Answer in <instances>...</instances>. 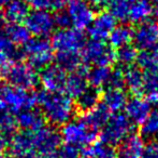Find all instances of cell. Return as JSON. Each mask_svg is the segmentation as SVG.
I'll use <instances>...</instances> for the list:
<instances>
[{
    "mask_svg": "<svg viewBox=\"0 0 158 158\" xmlns=\"http://www.w3.org/2000/svg\"><path fill=\"white\" fill-rule=\"evenodd\" d=\"M61 144L60 133L52 127L44 126L37 131H21L11 137L10 151L16 158H40L58 153Z\"/></svg>",
    "mask_w": 158,
    "mask_h": 158,
    "instance_id": "1",
    "label": "cell"
},
{
    "mask_svg": "<svg viewBox=\"0 0 158 158\" xmlns=\"http://www.w3.org/2000/svg\"><path fill=\"white\" fill-rule=\"evenodd\" d=\"M37 104L45 120L54 126H64L72 120L77 107L73 100L63 92L41 91L37 93Z\"/></svg>",
    "mask_w": 158,
    "mask_h": 158,
    "instance_id": "2",
    "label": "cell"
},
{
    "mask_svg": "<svg viewBox=\"0 0 158 158\" xmlns=\"http://www.w3.org/2000/svg\"><path fill=\"white\" fill-rule=\"evenodd\" d=\"M37 104V94L10 84H0V113L19 114L31 110Z\"/></svg>",
    "mask_w": 158,
    "mask_h": 158,
    "instance_id": "3",
    "label": "cell"
},
{
    "mask_svg": "<svg viewBox=\"0 0 158 158\" xmlns=\"http://www.w3.org/2000/svg\"><path fill=\"white\" fill-rule=\"evenodd\" d=\"M97 132L89 128L81 118L64 124L60 130L61 141L64 144L79 148H86L95 142Z\"/></svg>",
    "mask_w": 158,
    "mask_h": 158,
    "instance_id": "4",
    "label": "cell"
},
{
    "mask_svg": "<svg viewBox=\"0 0 158 158\" xmlns=\"http://www.w3.org/2000/svg\"><path fill=\"white\" fill-rule=\"evenodd\" d=\"M115 56L116 52L114 49L102 40H88L81 51L82 63L84 65L110 66L115 62Z\"/></svg>",
    "mask_w": 158,
    "mask_h": 158,
    "instance_id": "5",
    "label": "cell"
},
{
    "mask_svg": "<svg viewBox=\"0 0 158 158\" xmlns=\"http://www.w3.org/2000/svg\"><path fill=\"white\" fill-rule=\"evenodd\" d=\"M133 124L126 115L117 113L106 121L100 132V140L111 146L119 145L127 137L132 133Z\"/></svg>",
    "mask_w": 158,
    "mask_h": 158,
    "instance_id": "6",
    "label": "cell"
},
{
    "mask_svg": "<svg viewBox=\"0 0 158 158\" xmlns=\"http://www.w3.org/2000/svg\"><path fill=\"white\" fill-rule=\"evenodd\" d=\"M85 42L82 30L68 27L56 30L51 43L56 54H81Z\"/></svg>",
    "mask_w": 158,
    "mask_h": 158,
    "instance_id": "7",
    "label": "cell"
},
{
    "mask_svg": "<svg viewBox=\"0 0 158 158\" xmlns=\"http://www.w3.org/2000/svg\"><path fill=\"white\" fill-rule=\"evenodd\" d=\"M23 53L35 68H45L54 60V49L46 38H30L24 44Z\"/></svg>",
    "mask_w": 158,
    "mask_h": 158,
    "instance_id": "8",
    "label": "cell"
},
{
    "mask_svg": "<svg viewBox=\"0 0 158 158\" xmlns=\"http://www.w3.org/2000/svg\"><path fill=\"white\" fill-rule=\"evenodd\" d=\"M6 78L9 84L19 89L30 91L40 82V75L29 63L17 62L13 64Z\"/></svg>",
    "mask_w": 158,
    "mask_h": 158,
    "instance_id": "9",
    "label": "cell"
},
{
    "mask_svg": "<svg viewBox=\"0 0 158 158\" xmlns=\"http://www.w3.org/2000/svg\"><path fill=\"white\" fill-rule=\"evenodd\" d=\"M25 26L35 37L46 38L54 33L56 27L54 14L48 10L30 11L25 20Z\"/></svg>",
    "mask_w": 158,
    "mask_h": 158,
    "instance_id": "10",
    "label": "cell"
},
{
    "mask_svg": "<svg viewBox=\"0 0 158 158\" xmlns=\"http://www.w3.org/2000/svg\"><path fill=\"white\" fill-rule=\"evenodd\" d=\"M66 12L70 17L73 28L79 30L89 27L96 16L94 9L88 4L86 0H68Z\"/></svg>",
    "mask_w": 158,
    "mask_h": 158,
    "instance_id": "11",
    "label": "cell"
},
{
    "mask_svg": "<svg viewBox=\"0 0 158 158\" xmlns=\"http://www.w3.org/2000/svg\"><path fill=\"white\" fill-rule=\"evenodd\" d=\"M135 47L140 50L158 51V20L150 19L138 24L133 30Z\"/></svg>",
    "mask_w": 158,
    "mask_h": 158,
    "instance_id": "12",
    "label": "cell"
},
{
    "mask_svg": "<svg viewBox=\"0 0 158 158\" xmlns=\"http://www.w3.org/2000/svg\"><path fill=\"white\" fill-rule=\"evenodd\" d=\"M66 79V70L57 64L46 66L40 74V84L48 92H63Z\"/></svg>",
    "mask_w": 158,
    "mask_h": 158,
    "instance_id": "13",
    "label": "cell"
},
{
    "mask_svg": "<svg viewBox=\"0 0 158 158\" xmlns=\"http://www.w3.org/2000/svg\"><path fill=\"white\" fill-rule=\"evenodd\" d=\"M87 72V66L82 64L77 70H73L69 75H67L64 91L72 100L81 97L88 89Z\"/></svg>",
    "mask_w": 158,
    "mask_h": 158,
    "instance_id": "14",
    "label": "cell"
},
{
    "mask_svg": "<svg viewBox=\"0 0 158 158\" xmlns=\"http://www.w3.org/2000/svg\"><path fill=\"white\" fill-rule=\"evenodd\" d=\"M117 20L109 11H101L96 15L93 23L88 27L90 38L95 40L108 39L112 30L116 27Z\"/></svg>",
    "mask_w": 158,
    "mask_h": 158,
    "instance_id": "15",
    "label": "cell"
},
{
    "mask_svg": "<svg viewBox=\"0 0 158 158\" xmlns=\"http://www.w3.org/2000/svg\"><path fill=\"white\" fill-rule=\"evenodd\" d=\"M151 103L152 102L148 97L135 95L127 102L125 106V115L132 124H141L146 119L148 114L152 112V104Z\"/></svg>",
    "mask_w": 158,
    "mask_h": 158,
    "instance_id": "16",
    "label": "cell"
},
{
    "mask_svg": "<svg viewBox=\"0 0 158 158\" xmlns=\"http://www.w3.org/2000/svg\"><path fill=\"white\" fill-rule=\"evenodd\" d=\"M127 102H128V97L124 89L106 88L101 97V104L109 112H112L114 114L125 110Z\"/></svg>",
    "mask_w": 158,
    "mask_h": 158,
    "instance_id": "17",
    "label": "cell"
},
{
    "mask_svg": "<svg viewBox=\"0 0 158 158\" xmlns=\"http://www.w3.org/2000/svg\"><path fill=\"white\" fill-rule=\"evenodd\" d=\"M143 138L140 134L131 133L119 144L117 157L118 158H141L144 150Z\"/></svg>",
    "mask_w": 158,
    "mask_h": 158,
    "instance_id": "18",
    "label": "cell"
},
{
    "mask_svg": "<svg viewBox=\"0 0 158 158\" xmlns=\"http://www.w3.org/2000/svg\"><path fill=\"white\" fill-rule=\"evenodd\" d=\"M16 124L22 129V131L32 132L45 126V118L40 111L31 108L17 114Z\"/></svg>",
    "mask_w": 158,
    "mask_h": 158,
    "instance_id": "19",
    "label": "cell"
},
{
    "mask_svg": "<svg viewBox=\"0 0 158 158\" xmlns=\"http://www.w3.org/2000/svg\"><path fill=\"white\" fill-rule=\"evenodd\" d=\"M29 6L25 0H11L3 10V20L8 23L22 24L29 14Z\"/></svg>",
    "mask_w": 158,
    "mask_h": 158,
    "instance_id": "20",
    "label": "cell"
},
{
    "mask_svg": "<svg viewBox=\"0 0 158 158\" xmlns=\"http://www.w3.org/2000/svg\"><path fill=\"white\" fill-rule=\"evenodd\" d=\"M155 12V7L151 0H133L128 14V21L140 24L151 19Z\"/></svg>",
    "mask_w": 158,
    "mask_h": 158,
    "instance_id": "21",
    "label": "cell"
},
{
    "mask_svg": "<svg viewBox=\"0 0 158 158\" xmlns=\"http://www.w3.org/2000/svg\"><path fill=\"white\" fill-rule=\"evenodd\" d=\"M110 112L102 104H98L90 111L83 113L81 119L92 130L97 132V131L101 130L103 128L104 124H106V121L110 118Z\"/></svg>",
    "mask_w": 158,
    "mask_h": 158,
    "instance_id": "22",
    "label": "cell"
},
{
    "mask_svg": "<svg viewBox=\"0 0 158 158\" xmlns=\"http://www.w3.org/2000/svg\"><path fill=\"white\" fill-rule=\"evenodd\" d=\"M144 73L138 66H129L124 70V84L129 92L135 95L143 93Z\"/></svg>",
    "mask_w": 158,
    "mask_h": 158,
    "instance_id": "23",
    "label": "cell"
},
{
    "mask_svg": "<svg viewBox=\"0 0 158 158\" xmlns=\"http://www.w3.org/2000/svg\"><path fill=\"white\" fill-rule=\"evenodd\" d=\"M109 44L113 49H119L130 44L133 40V29L128 25H116L109 36Z\"/></svg>",
    "mask_w": 158,
    "mask_h": 158,
    "instance_id": "24",
    "label": "cell"
},
{
    "mask_svg": "<svg viewBox=\"0 0 158 158\" xmlns=\"http://www.w3.org/2000/svg\"><path fill=\"white\" fill-rule=\"evenodd\" d=\"M112 70L110 66H94L87 72V81L90 88L93 89H103L108 87L110 75Z\"/></svg>",
    "mask_w": 158,
    "mask_h": 158,
    "instance_id": "25",
    "label": "cell"
},
{
    "mask_svg": "<svg viewBox=\"0 0 158 158\" xmlns=\"http://www.w3.org/2000/svg\"><path fill=\"white\" fill-rule=\"evenodd\" d=\"M83 155L86 158H118L114 146L109 145L101 140L84 148Z\"/></svg>",
    "mask_w": 158,
    "mask_h": 158,
    "instance_id": "26",
    "label": "cell"
},
{
    "mask_svg": "<svg viewBox=\"0 0 158 158\" xmlns=\"http://www.w3.org/2000/svg\"><path fill=\"white\" fill-rule=\"evenodd\" d=\"M3 29L15 46H24L30 39V33L23 24L9 23Z\"/></svg>",
    "mask_w": 158,
    "mask_h": 158,
    "instance_id": "27",
    "label": "cell"
},
{
    "mask_svg": "<svg viewBox=\"0 0 158 158\" xmlns=\"http://www.w3.org/2000/svg\"><path fill=\"white\" fill-rule=\"evenodd\" d=\"M138 67L144 72L158 70V51L155 50H142L138 52L137 57Z\"/></svg>",
    "mask_w": 158,
    "mask_h": 158,
    "instance_id": "28",
    "label": "cell"
},
{
    "mask_svg": "<svg viewBox=\"0 0 158 158\" xmlns=\"http://www.w3.org/2000/svg\"><path fill=\"white\" fill-rule=\"evenodd\" d=\"M140 135L146 139L158 135V108L152 110L146 119L140 124Z\"/></svg>",
    "mask_w": 158,
    "mask_h": 158,
    "instance_id": "29",
    "label": "cell"
},
{
    "mask_svg": "<svg viewBox=\"0 0 158 158\" xmlns=\"http://www.w3.org/2000/svg\"><path fill=\"white\" fill-rule=\"evenodd\" d=\"M143 92L151 102H156L158 97V70L144 72Z\"/></svg>",
    "mask_w": 158,
    "mask_h": 158,
    "instance_id": "30",
    "label": "cell"
},
{
    "mask_svg": "<svg viewBox=\"0 0 158 158\" xmlns=\"http://www.w3.org/2000/svg\"><path fill=\"white\" fill-rule=\"evenodd\" d=\"M133 0H110L108 7L109 12L117 20V21H126L128 20V14Z\"/></svg>",
    "mask_w": 158,
    "mask_h": 158,
    "instance_id": "31",
    "label": "cell"
},
{
    "mask_svg": "<svg viewBox=\"0 0 158 158\" xmlns=\"http://www.w3.org/2000/svg\"><path fill=\"white\" fill-rule=\"evenodd\" d=\"M99 93L98 90L93 88H88L81 97L77 99V107L80 108L83 113L88 112L96 105L99 104Z\"/></svg>",
    "mask_w": 158,
    "mask_h": 158,
    "instance_id": "32",
    "label": "cell"
},
{
    "mask_svg": "<svg viewBox=\"0 0 158 158\" xmlns=\"http://www.w3.org/2000/svg\"><path fill=\"white\" fill-rule=\"evenodd\" d=\"M138 57V51L135 46H125L123 48L117 49L116 56H115V62L119 64L123 67H129L132 66L135 63Z\"/></svg>",
    "mask_w": 158,
    "mask_h": 158,
    "instance_id": "33",
    "label": "cell"
},
{
    "mask_svg": "<svg viewBox=\"0 0 158 158\" xmlns=\"http://www.w3.org/2000/svg\"><path fill=\"white\" fill-rule=\"evenodd\" d=\"M16 127V118H14L10 114H1L0 113V134L3 137L13 135Z\"/></svg>",
    "mask_w": 158,
    "mask_h": 158,
    "instance_id": "34",
    "label": "cell"
},
{
    "mask_svg": "<svg viewBox=\"0 0 158 158\" xmlns=\"http://www.w3.org/2000/svg\"><path fill=\"white\" fill-rule=\"evenodd\" d=\"M0 52L6 53L12 59L13 57H17V55H19L16 46L11 41V39L9 38L6 33L2 28H0Z\"/></svg>",
    "mask_w": 158,
    "mask_h": 158,
    "instance_id": "35",
    "label": "cell"
},
{
    "mask_svg": "<svg viewBox=\"0 0 158 158\" xmlns=\"http://www.w3.org/2000/svg\"><path fill=\"white\" fill-rule=\"evenodd\" d=\"M124 87H125V84H124V70H122V68L112 70L106 88L123 89Z\"/></svg>",
    "mask_w": 158,
    "mask_h": 158,
    "instance_id": "36",
    "label": "cell"
},
{
    "mask_svg": "<svg viewBox=\"0 0 158 158\" xmlns=\"http://www.w3.org/2000/svg\"><path fill=\"white\" fill-rule=\"evenodd\" d=\"M13 65V59L6 53L0 52V80L6 78Z\"/></svg>",
    "mask_w": 158,
    "mask_h": 158,
    "instance_id": "37",
    "label": "cell"
},
{
    "mask_svg": "<svg viewBox=\"0 0 158 158\" xmlns=\"http://www.w3.org/2000/svg\"><path fill=\"white\" fill-rule=\"evenodd\" d=\"M80 150L74 146L64 144L60 146L58 150V157L59 158H80Z\"/></svg>",
    "mask_w": 158,
    "mask_h": 158,
    "instance_id": "38",
    "label": "cell"
},
{
    "mask_svg": "<svg viewBox=\"0 0 158 158\" xmlns=\"http://www.w3.org/2000/svg\"><path fill=\"white\" fill-rule=\"evenodd\" d=\"M54 19H55V24H56V26H58L59 29L70 27L71 21H70V17H69L68 13H67L66 11H64V10L58 11V12L54 15Z\"/></svg>",
    "mask_w": 158,
    "mask_h": 158,
    "instance_id": "39",
    "label": "cell"
},
{
    "mask_svg": "<svg viewBox=\"0 0 158 158\" xmlns=\"http://www.w3.org/2000/svg\"><path fill=\"white\" fill-rule=\"evenodd\" d=\"M141 158H158V142L151 141L145 144Z\"/></svg>",
    "mask_w": 158,
    "mask_h": 158,
    "instance_id": "40",
    "label": "cell"
},
{
    "mask_svg": "<svg viewBox=\"0 0 158 158\" xmlns=\"http://www.w3.org/2000/svg\"><path fill=\"white\" fill-rule=\"evenodd\" d=\"M29 7H32L33 10H48L51 8L52 0H25Z\"/></svg>",
    "mask_w": 158,
    "mask_h": 158,
    "instance_id": "41",
    "label": "cell"
},
{
    "mask_svg": "<svg viewBox=\"0 0 158 158\" xmlns=\"http://www.w3.org/2000/svg\"><path fill=\"white\" fill-rule=\"evenodd\" d=\"M93 9H103L110 2V0H86Z\"/></svg>",
    "mask_w": 158,
    "mask_h": 158,
    "instance_id": "42",
    "label": "cell"
},
{
    "mask_svg": "<svg viewBox=\"0 0 158 158\" xmlns=\"http://www.w3.org/2000/svg\"><path fill=\"white\" fill-rule=\"evenodd\" d=\"M67 2H68V0H52L50 9L58 12V11L64 10V8L67 6Z\"/></svg>",
    "mask_w": 158,
    "mask_h": 158,
    "instance_id": "43",
    "label": "cell"
},
{
    "mask_svg": "<svg viewBox=\"0 0 158 158\" xmlns=\"http://www.w3.org/2000/svg\"><path fill=\"white\" fill-rule=\"evenodd\" d=\"M6 147V138L3 135L0 134V157H2L3 155V152Z\"/></svg>",
    "mask_w": 158,
    "mask_h": 158,
    "instance_id": "44",
    "label": "cell"
},
{
    "mask_svg": "<svg viewBox=\"0 0 158 158\" xmlns=\"http://www.w3.org/2000/svg\"><path fill=\"white\" fill-rule=\"evenodd\" d=\"M10 1H11V0H0V8H3V7H6Z\"/></svg>",
    "mask_w": 158,
    "mask_h": 158,
    "instance_id": "45",
    "label": "cell"
},
{
    "mask_svg": "<svg viewBox=\"0 0 158 158\" xmlns=\"http://www.w3.org/2000/svg\"><path fill=\"white\" fill-rule=\"evenodd\" d=\"M151 1H152V3L154 4V7H156L155 9L158 10V0H151Z\"/></svg>",
    "mask_w": 158,
    "mask_h": 158,
    "instance_id": "46",
    "label": "cell"
},
{
    "mask_svg": "<svg viewBox=\"0 0 158 158\" xmlns=\"http://www.w3.org/2000/svg\"><path fill=\"white\" fill-rule=\"evenodd\" d=\"M2 21H3V15H2V13L0 12V25L2 24Z\"/></svg>",
    "mask_w": 158,
    "mask_h": 158,
    "instance_id": "47",
    "label": "cell"
},
{
    "mask_svg": "<svg viewBox=\"0 0 158 158\" xmlns=\"http://www.w3.org/2000/svg\"><path fill=\"white\" fill-rule=\"evenodd\" d=\"M0 158H16V157H14L13 155H11V156H2V157H0Z\"/></svg>",
    "mask_w": 158,
    "mask_h": 158,
    "instance_id": "48",
    "label": "cell"
},
{
    "mask_svg": "<svg viewBox=\"0 0 158 158\" xmlns=\"http://www.w3.org/2000/svg\"><path fill=\"white\" fill-rule=\"evenodd\" d=\"M156 103H158V97H157V101H156Z\"/></svg>",
    "mask_w": 158,
    "mask_h": 158,
    "instance_id": "49",
    "label": "cell"
}]
</instances>
